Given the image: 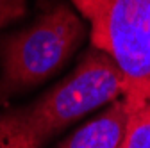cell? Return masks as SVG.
<instances>
[{
    "mask_svg": "<svg viewBox=\"0 0 150 148\" xmlns=\"http://www.w3.org/2000/svg\"><path fill=\"white\" fill-rule=\"evenodd\" d=\"M120 148H150V102L129 116L127 132Z\"/></svg>",
    "mask_w": 150,
    "mask_h": 148,
    "instance_id": "obj_5",
    "label": "cell"
},
{
    "mask_svg": "<svg viewBox=\"0 0 150 148\" xmlns=\"http://www.w3.org/2000/svg\"><path fill=\"white\" fill-rule=\"evenodd\" d=\"M84 23L57 2L27 27L0 38V104L54 77L84 39Z\"/></svg>",
    "mask_w": 150,
    "mask_h": 148,
    "instance_id": "obj_2",
    "label": "cell"
},
{
    "mask_svg": "<svg viewBox=\"0 0 150 148\" xmlns=\"http://www.w3.org/2000/svg\"><path fill=\"white\" fill-rule=\"evenodd\" d=\"M122 75L93 48L41 97L0 113V148H43L63 128L122 97Z\"/></svg>",
    "mask_w": 150,
    "mask_h": 148,
    "instance_id": "obj_1",
    "label": "cell"
},
{
    "mask_svg": "<svg viewBox=\"0 0 150 148\" xmlns=\"http://www.w3.org/2000/svg\"><path fill=\"white\" fill-rule=\"evenodd\" d=\"M27 0H0V29L25 14Z\"/></svg>",
    "mask_w": 150,
    "mask_h": 148,
    "instance_id": "obj_6",
    "label": "cell"
},
{
    "mask_svg": "<svg viewBox=\"0 0 150 148\" xmlns=\"http://www.w3.org/2000/svg\"><path fill=\"white\" fill-rule=\"evenodd\" d=\"M129 123V113L122 97L89 123L82 125L59 148H120Z\"/></svg>",
    "mask_w": 150,
    "mask_h": 148,
    "instance_id": "obj_4",
    "label": "cell"
},
{
    "mask_svg": "<svg viewBox=\"0 0 150 148\" xmlns=\"http://www.w3.org/2000/svg\"><path fill=\"white\" fill-rule=\"evenodd\" d=\"M89 22L91 47L122 75L129 116L150 102V0H71Z\"/></svg>",
    "mask_w": 150,
    "mask_h": 148,
    "instance_id": "obj_3",
    "label": "cell"
}]
</instances>
